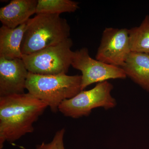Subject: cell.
<instances>
[{
	"label": "cell",
	"mask_w": 149,
	"mask_h": 149,
	"mask_svg": "<svg viewBox=\"0 0 149 149\" xmlns=\"http://www.w3.org/2000/svg\"><path fill=\"white\" fill-rule=\"evenodd\" d=\"M113 86L107 81L98 83L93 89L80 91L73 97L65 100L58 107V111L64 116L78 118L88 116L94 109L113 108L116 105L112 96Z\"/></svg>",
	"instance_id": "5b68a950"
},
{
	"label": "cell",
	"mask_w": 149,
	"mask_h": 149,
	"mask_svg": "<svg viewBox=\"0 0 149 149\" xmlns=\"http://www.w3.org/2000/svg\"><path fill=\"white\" fill-rule=\"evenodd\" d=\"M38 1L13 0L0 9V21L2 25L14 29L25 23L36 13Z\"/></svg>",
	"instance_id": "9c48e42d"
},
{
	"label": "cell",
	"mask_w": 149,
	"mask_h": 149,
	"mask_svg": "<svg viewBox=\"0 0 149 149\" xmlns=\"http://www.w3.org/2000/svg\"><path fill=\"white\" fill-rule=\"evenodd\" d=\"M72 39L37 52L22 56L29 72L42 75L66 74L71 65L74 52Z\"/></svg>",
	"instance_id": "277c9868"
},
{
	"label": "cell",
	"mask_w": 149,
	"mask_h": 149,
	"mask_svg": "<svg viewBox=\"0 0 149 149\" xmlns=\"http://www.w3.org/2000/svg\"><path fill=\"white\" fill-rule=\"evenodd\" d=\"M70 27L59 14H38L27 22L22 42V55L35 53L69 38Z\"/></svg>",
	"instance_id": "7a4b0ae2"
},
{
	"label": "cell",
	"mask_w": 149,
	"mask_h": 149,
	"mask_svg": "<svg viewBox=\"0 0 149 149\" xmlns=\"http://www.w3.org/2000/svg\"><path fill=\"white\" fill-rule=\"evenodd\" d=\"M28 73L22 59L0 58V97L24 93Z\"/></svg>",
	"instance_id": "ba28073f"
},
{
	"label": "cell",
	"mask_w": 149,
	"mask_h": 149,
	"mask_svg": "<svg viewBox=\"0 0 149 149\" xmlns=\"http://www.w3.org/2000/svg\"><path fill=\"white\" fill-rule=\"evenodd\" d=\"M131 52L149 53V15L138 27L129 29Z\"/></svg>",
	"instance_id": "7c38bea8"
},
{
	"label": "cell",
	"mask_w": 149,
	"mask_h": 149,
	"mask_svg": "<svg viewBox=\"0 0 149 149\" xmlns=\"http://www.w3.org/2000/svg\"><path fill=\"white\" fill-rule=\"evenodd\" d=\"M148 54L149 55V54Z\"/></svg>",
	"instance_id": "9a60e30c"
},
{
	"label": "cell",
	"mask_w": 149,
	"mask_h": 149,
	"mask_svg": "<svg viewBox=\"0 0 149 149\" xmlns=\"http://www.w3.org/2000/svg\"><path fill=\"white\" fill-rule=\"evenodd\" d=\"M81 81V75H42L29 72L26 89L32 95L47 104L52 112L56 113L63 102L82 91Z\"/></svg>",
	"instance_id": "3957f363"
},
{
	"label": "cell",
	"mask_w": 149,
	"mask_h": 149,
	"mask_svg": "<svg viewBox=\"0 0 149 149\" xmlns=\"http://www.w3.org/2000/svg\"><path fill=\"white\" fill-rule=\"evenodd\" d=\"M79 3L71 0H38L36 13L59 14L73 13L77 10Z\"/></svg>",
	"instance_id": "4fadbf2b"
},
{
	"label": "cell",
	"mask_w": 149,
	"mask_h": 149,
	"mask_svg": "<svg viewBox=\"0 0 149 149\" xmlns=\"http://www.w3.org/2000/svg\"><path fill=\"white\" fill-rule=\"evenodd\" d=\"M131 52L129 29L107 27L103 32L96 59L121 68Z\"/></svg>",
	"instance_id": "52a82bcc"
},
{
	"label": "cell",
	"mask_w": 149,
	"mask_h": 149,
	"mask_svg": "<svg viewBox=\"0 0 149 149\" xmlns=\"http://www.w3.org/2000/svg\"><path fill=\"white\" fill-rule=\"evenodd\" d=\"M65 133L64 128L58 130L56 132L51 142L48 143L43 142L37 145L36 149H65L63 143Z\"/></svg>",
	"instance_id": "5bb4252c"
},
{
	"label": "cell",
	"mask_w": 149,
	"mask_h": 149,
	"mask_svg": "<svg viewBox=\"0 0 149 149\" xmlns=\"http://www.w3.org/2000/svg\"><path fill=\"white\" fill-rule=\"evenodd\" d=\"M27 22L14 29L3 25L0 28V58H22L21 46Z\"/></svg>",
	"instance_id": "30bf717a"
},
{
	"label": "cell",
	"mask_w": 149,
	"mask_h": 149,
	"mask_svg": "<svg viewBox=\"0 0 149 149\" xmlns=\"http://www.w3.org/2000/svg\"><path fill=\"white\" fill-rule=\"evenodd\" d=\"M71 66L82 72V91L94 83H101L109 79H125L127 77L121 68L91 58L87 48L74 52Z\"/></svg>",
	"instance_id": "8992f818"
},
{
	"label": "cell",
	"mask_w": 149,
	"mask_h": 149,
	"mask_svg": "<svg viewBox=\"0 0 149 149\" xmlns=\"http://www.w3.org/2000/svg\"><path fill=\"white\" fill-rule=\"evenodd\" d=\"M126 76L149 92V55L131 52L121 67Z\"/></svg>",
	"instance_id": "8fae6325"
},
{
	"label": "cell",
	"mask_w": 149,
	"mask_h": 149,
	"mask_svg": "<svg viewBox=\"0 0 149 149\" xmlns=\"http://www.w3.org/2000/svg\"><path fill=\"white\" fill-rule=\"evenodd\" d=\"M48 107L28 93L0 97V149L34 131L33 124Z\"/></svg>",
	"instance_id": "6da1fadb"
}]
</instances>
